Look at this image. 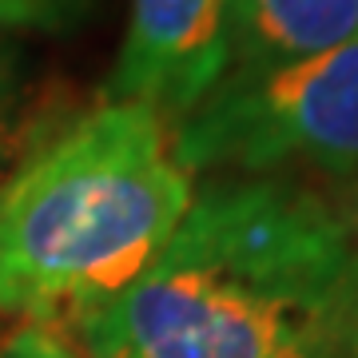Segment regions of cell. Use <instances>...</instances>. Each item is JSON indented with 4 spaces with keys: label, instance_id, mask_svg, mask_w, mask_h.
<instances>
[{
    "label": "cell",
    "instance_id": "obj_9",
    "mask_svg": "<svg viewBox=\"0 0 358 358\" xmlns=\"http://www.w3.org/2000/svg\"><path fill=\"white\" fill-rule=\"evenodd\" d=\"M343 358H358V315H355V322H350V334H346V350H343Z\"/></svg>",
    "mask_w": 358,
    "mask_h": 358
},
{
    "label": "cell",
    "instance_id": "obj_3",
    "mask_svg": "<svg viewBox=\"0 0 358 358\" xmlns=\"http://www.w3.org/2000/svg\"><path fill=\"white\" fill-rule=\"evenodd\" d=\"M171 152L192 179H358V36L299 64L223 72L171 124Z\"/></svg>",
    "mask_w": 358,
    "mask_h": 358
},
{
    "label": "cell",
    "instance_id": "obj_10",
    "mask_svg": "<svg viewBox=\"0 0 358 358\" xmlns=\"http://www.w3.org/2000/svg\"><path fill=\"white\" fill-rule=\"evenodd\" d=\"M350 211V231H355V255H358V203H346Z\"/></svg>",
    "mask_w": 358,
    "mask_h": 358
},
{
    "label": "cell",
    "instance_id": "obj_5",
    "mask_svg": "<svg viewBox=\"0 0 358 358\" xmlns=\"http://www.w3.org/2000/svg\"><path fill=\"white\" fill-rule=\"evenodd\" d=\"M358 36V0H231L227 68L267 72Z\"/></svg>",
    "mask_w": 358,
    "mask_h": 358
},
{
    "label": "cell",
    "instance_id": "obj_8",
    "mask_svg": "<svg viewBox=\"0 0 358 358\" xmlns=\"http://www.w3.org/2000/svg\"><path fill=\"white\" fill-rule=\"evenodd\" d=\"M16 108H20V52L0 28V159L8 152L16 124Z\"/></svg>",
    "mask_w": 358,
    "mask_h": 358
},
{
    "label": "cell",
    "instance_id": "obj_2",
    "mask_svg": "<svg viewBox=\"0 0 358 358\" xmlns=\"http://www.w3.org/2000/svg\"><path fill=\"white\" fill-rule=\"evenodd\" d=\"M195 199L152 103L108 100L44 143L0 192L8 310L64 327L155 263Z\"/></svg>",
    "mask_w": 358,
    "mask_h": 358
},
{
    "label": "cell",
    "instance_id": "obj_6",
    "mask_svg": "<svg viewBox=\"0 0 358 358\" xmlns=\"http://www.w3.org/2000/svg\"><path fill=\"white\" fill-rule=\"evenodd\" d=\"M0 358H84V350L68 338L64 327L24 319L0 343Z\"/></svg>",
    "mask_w": 358,
    "mask_h": 358
},
{
    "label": "cell",
    "instance_id": "obj_1",
    "mask_svg": "<svg viewBox=\"0 0 358 358\" xmlns=\"http://www.w3.org/2000/svg\"><path fill=\"white\" fill-rule=\"evenodd\" d=\"M358 315L346 203L215 176L140 279L64 322L84 358H343Z\"/></svg>",
    "mask_w": 358,
    "mask_h": 358
},
{
    "label": "cell",
    "instance_id": "obj_7",
    "mask_svg": "<svg viewBox=\"0 0 358 358\" xmlns=\"http://www.w3.org/2000/svg\"><path fill=\"white\" fill-rule=\"evenodd\" d=\"M88 0H0V28H44V32H60V28L76 24Z\"/></svg>",
    "mask_w": 358,
    "mask_h": 358
},
{
    "label": "cell",
    "instance_id": "obj_4",
    "mask_svg": "<svg viewBox=\"0 0 358 358\" xmlns=\"http://www.w3.org/2000/svg\"><path fill=\"white\" fill-rule=\"evenodd\" d=\"M227 8L231 0H131L108 100L183 120L227 68Z\"/></svg>",
    "mask_w": 358,
    "mask_h": 358
},
{
    "label": "cell",
    "instance_id": "obj_11",
    "mask_svg": "<svg viewBox=\"0 0 358 358\" xmlns=\"http://www.w3.org/2000/svg\"><path fill=\"white\" fill-rule=\"evenodd\" d=\"M0 310H8V299H4V282H0Z\"/></svg>",
    "mask_w": 358,
    "mask_h": 358
}]
</instances>
